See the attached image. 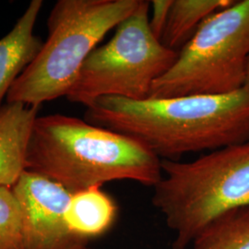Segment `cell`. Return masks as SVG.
<instances>
[{
  "mask_svg": "<svg viewBox=\"0 0 249 249\" xmlns=\"http://www.w3.org/2000/svg\"><path fill=\"white\" fill-rule=\"evenodd\" d=\"M84 118L142 143L160 160H178L249 142V88L143 101L102 97L86 107Z\"/></svg>",
  "mask_w": 249,
  "mask_h": 249,
  "instance_id": "1",
  "label": "cell"
},
{
  "mask_svg": "<svg viewBox=\"0 0 249 249\" xmlns=\"http://www.w3.org/2000/svg\"><path fill=\"white\" fill-rule=\"evenodd\" d=\"M26 170L74 194L121 180L153 187L161 178V160L125 135L54 114L36 118L27 149Z\"/></svg>",
  "mask_w": 249,
  "mask_h": 249,
  "instance_id": "2",
  "label": "cell"
},
{
  "mask_svg": "<svg viewBox=\"0 0 249 249\" xmlns=\"http://www.w3.org/2000/svg\"><path fill=\"white\" fill-rule=\"evenodd\" d=\"M151 202L174 232L172 249H188L215 219L249 206V141L192 161L161 160Z\"/></svg>",
  "mask_w": 249,
  "mask_h": 249,
  "instance_id": "3",
  "label": "cell"
},
{
  "mask_svg": "<svg viewBox=\"0 0 249 249\" xmlns=\"http://www.w3.org/2000/svg\"><path fill=\"white\" fill-rule=\"evenodd\" d=\"M142 0H59L47 19L48 37L7 95V103L37 107L67 96L99 42Z\"/></svg>",
  "mask_w": 249,
  "mask_h": 249,
  "instance_id": "4",
  "label": "cell"
},
{
  "mask_svg": "<svg viewBox=\"0 0 249 249\" xmlns=\"http://www.w3.org/2000/svg\"><path fill=\"white\" fill-rule=\"evenodd\" d=\"M249 63V0H233L198 27L150 98L226 94L245 87Z\"/></svg>",
  "mask_w": 249,
  "mask_h": 249,
  "instance_id": "5",
  "label": "cell"
},
{
  "mask_svg": "<svg viewBox=\"0 0 249 249\" xmlns=\"http://www.w3.org/2000/svg\"><path fill=\"white\" fill-rule=\"evenodd\" d=\"M150 7L151 1L142 0L116 27L110 41L89 53L66 96L70 102L87 107L107 96L132 101L150 98L153 83L169 71L178 56V52L153 36Z\"/></svg>",
  "mask_w": 249,
  "mask_h": 249,
  "instance_id": "6",
  "label": "cell"
},
{
  "mask_svg": "<svg viewBox=\"0 0 249 249\" xmlns=\"http://www.w3.org/2000/svg\"><path fill=\"white\" fill-rule=\"evenodd\" d=\"M12 190L22 220L24 249H85L88 240L75 235L65 214L72 193L62 185L25 170Z\"/></svg>",
  "mask_w": 249,
  "mask_h": 249,
  "instance_id": "7",
  "label": "cell"
},
{
  "mask_svg": "<svg viewBox=\"0 0 249 249\" xmlns=\"http://www.w3.org/2000/svg\"><path fill=\"white\" fill-rule=\"evenodd\" d=\"M38 110L20 103L0 107V186L13 187L26 170L27 149Z\"/></svg>",
  "mask_w": 249,
  "mask_h": 249,
  "instance_id": "8",
  "label": "cell"
},
{
  "mask_svg": "<svg viewBox=\"0 0 249 249\" xmlns=\"http://www.w3.org/2000/svg\"><path fill=\"white\" fill-rule=\"evenodd\" d=\"M43 5L42 0H32L11 31L0 39V104L43 47L44 42L35 35Z\"/></svg>",
  "mask_w": 249,
  "mask_h": 249,
  "instance_id": "9",
  "label": "cell"
},
{
  "mask_svg": "<svg viewBox=\"0 0 249 249\" xmlns=\"http://www.w3.org/2000/svg\"><path fill=\"white\" fill-rule=\"evenodd\" d=\"M116 212V203L110 196L100 187H91L72 194L65 218L75 235L89 240L112 226Z\"/></svg>",
  "mask_w": 249,
  "mask_h": 249,
  "instance_id": "10",
  "label": "cell"
},
{
  "mask_svg": "<svg viewBox=\"0 0 249 249\" xmlns=\"http://www.w3.org/2000/svg\"><path fill=\"white\" fill-rule=\"evenodd\" d=\"M233 0H173L160 43L179 52L198 27L215 12L229 7Z\"/></svg>",
  "mask_w": 249,
  "mask_h": 249,
  "instance_id": "11",
  "label": "cell"
},
{
  "mask_svg": "<svg viewBox=\"0 0 249 249\" xmlns=\"http://www.w3.org/2000/svg\"><path fill=\"white\" fill-rule=\"evenodd\" d=\"M190 249H249V206L230 211L208 224Z\"/></svg>",
  "mask_w": 249,
  "mask_h": 249,
  "instance_id": "12",
  "label": "cell"
},
{
  "mask_svg": "<svg viewBox=\"0 0 249 249\" xmlns=\"http://www.w3.org/2000/svg\"><path fill=\"white\" fill-rule=\"evenodd\" d=\"M0 249H24L22 220L12 187L0 186Z\"/></svg>",
  "mask_w": 249,
  "mask_h": 249,
  "instance_id": "13",
  "label": "cell"
},
{
  "mask_svg": "<svg viewBox=\"0 0 249 249\" xmlns=\"http://www.w3.org/2000/svg\"><path fill=\"white\" fill-rule=\"evenodd\" d=\"M173 0H153L151 1L152 13L150 17V27L153 36L160 40L169 16Z\"/></svg>",
  "mask_w": 249,
  "mask_h": 249,
  "instance_id": "14",
  "label": "cell"
},
{
  "mask_svg": "<svg viewBox=\"0 0 249 249\" xmlns=\"http://www.w3.org/2000/svg\"><path fill=\"white\" fill-rule=\"evenodd\" d=\"M245 86L249 88V67H248V72H247V80H246V85Z\"/></svg>",
  "mask_w": 249,
  "mask_h": 249,
  "instance_id": "15",
  "label": "cell"
},
{
  "mask_svg": "<svg viewBox=\"0 0 249 249\" xmlns=\"http://www.w3.org/2000/svg\"></svg>",
  "mask_w": 249,
  "mask_h": 249,
  "instance_id": "16",
  "label": "cell"
}]
</instances>
